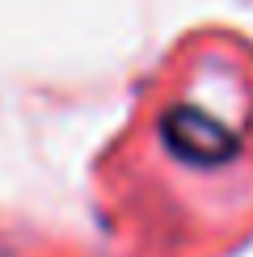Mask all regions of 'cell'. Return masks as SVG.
Instances as JSON below:
<instances>
[{
    "label": "cell",
    "mask_w": 253,
    "mask_h": 257,
    "mask_svg": "<svg viewBox=\"0 0 253 257\" xmlns=\"http://www.w3.org/2000/svg\"><path fill=\"white\" fill-rule=\"evenodd\" d=\"M165 135L173 144V152H182L186 160H198V165H215V160L232 156V135L198 110H173L165 118Z\"/></svg>",
    "instance_id": "cell-1"
}]
</instances>
